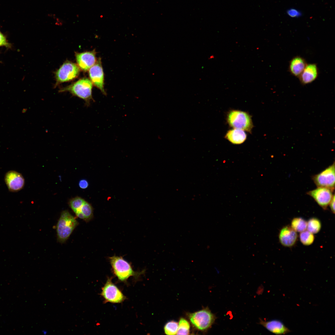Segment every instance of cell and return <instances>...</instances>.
<instances>
[{
	"mask_svg": "<svg viewBox=\"0 0 335 335\" xmlns=\"http://www.w3.org/2000/svg\"><path fill=\"white\" fill-rule=\"evenodd\" d=\"M5 181L9 190L18 192L22 189L25 185V180L22 175L14 171H10L5 174Z\"/></svg>",
	"mask_w": 335,
	"mask_h": 335,
	"instance_id": "obj_11",
	"label": "cell"
},
{
	"mask_svg": "<svg viewBox=\"0 0 335 335\" xmlns=\"http://www.w3.org/2000/svg\"><path fill=\"white\" fill-rule=\"evenodd\" d=\"M189 319L193 326L201 331H206L214 323L216 316L208 308H205L197 311L189 313Z\"/></svg>",
	"mask_w": 335,
	"mask_h": 335,
	"instance_id": "obj_4",
	"label": "cell"
},
{
	"mask_svg": "<svg viewBox=\"0 0 335 335\" xmlns=\"http://www.w3.org/2000/svg\"><path fill=\"white\" fill-rule=\"evenodd\" d=\"M319 74V69L316 64H307L298 78L302 84L306 85L315 81L318 78Z\"/></svg>",
	"mask_w": 335,
	"mask_h": 335,
	"instance_id": "obj_15",
	"label": "cell"
},
{
	"mask_svg": "<svg viewBox=\"0 0 335 335\" xmlns=\"http://www.w3.org/2000/svg\"><path fill=\"white\" fill-rule=\"evenodd\" d=\"M190 325L189 322L183 318H181L178 324V328L176 334L188 335L190 332Z\"/></svg>",
	"mask_w": 335,
	"mask_h": 335,
	"instance_id": "obj_20",
	"label": "cell"
},
{
	"mask_svg": "<svg viewBox=\"0 0 335 335\" xmlns=\"http://www.w3.org/2000/svg\"><path fill=\"white\" fill-rule=\"evenodd\" d=\"M78 223L67 210L61 213L56 226L58 241L63 243L67 240Z\"/></svg>",
	"mask_w": 335,
	"mask_h": 335,
	"instance_id": "obj_3",
	"label": "cell"
},
{
	"mask_svg": "<svg viewBox=\"0 0 335 335\" xmlns=\"http://www.w3.org/2000/svg\"><path fill=\"white\" fill-rule=\"evenodd\" d=\"M80 69L75 63L69 61L65 62L56 71V85L73 80L78 76Z\"/></svg>",
	"mask_w": 335,
	"mask_h": 335,
	"instance_id": "obj_7",
	"label": "cell"
},
{
	"mask_svg": "<svg viewBox=\"0 0 335 335\" xmlns=\"http://www.w3.org/2000/svg\"><path fill=\"white\" fill-rule=\"evenodd\" d=\"M298 235L291 226H286L280 230L279 234V239L280 243L283 246L291 247L296 243Z\"/></svg>",
	"mask_w": 335,
	"mask_h": 335,
	"instance_id": "obj_12",
	"label": "cell"
},
{
	"mask_svg": "<svg viewBox=\"0 0 335 335\" xmlns=\"http://www.w3.org/2000/svg\"><path fill=\"white\" fill-rule=\"evenodd\" d=\"M307 64L306 60L303 58L299 56H295L289 61L288 71L292 75L298 78Z\"/></svg>",
	"mask_w": 335,
	"mask_h": 335,
	"instance_id": "obj_16",
	"label": "cell"
},
{
	"mask_svg": "<svg viewBox=\"0 0 335 335\" xmlns=\"http://www.w3.org/2000/svg\"><path fill=\"white\" fill-rule=\"evenodd\" d=\"M299 239L301 243L305 246L311 244L314 242L315 237L313 234L306 230L301 232Z\"/></svg>",
	"mask_w": 335,
	"mask_h": 335,
	"instance_id": "obj_21",
	"label": "cell"
},
{
	"mask_svg": "<svg viewBox=\"0 0 335 335\" xmlns=\"http://www.w3.org/2000/svg\"><path fill=\"white\" fill-rule=\"evenodd\" d=\"M92 83L86 78H82L75 82L60 89V92H69L73 96L83 99L87 105H89L93 100L92 91Z\"/></svg>",
	"mask_w": 335,
	"mask_h": 335,
	"instance_id": "obj_1",
	"label": "cell"
},
{
	"mask_svg": "<svg viewBox=\"0 0 335 335\" xmlns=\"http://www.w3.org/2000/svg\"><path fill=\"white\" fill-rule=\"evenodd\" d=\"M85 201L82 198L77 196L70 199L69 204L71 209L76 213L81 212V208Z\"/></svg>",
	"mask_w": 335,
	"mask_h": 335,
	"instance_id": "obj_23",
	"label": "cell"
},
{
	"mask_svg": "<svg viewBox=\"0 0 335 335\" xmlns=\"http://www.w3.org/2000/svg\"><path fill=\"white\" fill-rule=\"evenodd\" d=\"M11 45L8 42L5 36L0 31V46L10 48Z\"/></svg>",
	"mask_w": 335,
	"mask_h": 335,
	"instance_id": "obj_26",
	"label": "cell"
},
{
	"mask_svg": "<svg viewBox=\"0 0 335 335\" xmlns=\"http://www.w3.org/2000/svg\"><path fill=\"white\" fill-rule=\"evenodd\" d=\"M42 332L43 333L44 335H46L47 333V331L45 330H42Z\"/></svg>",
	"mask_w": 335,
	"mask_h": 335,
	"instance_id": "obj_29",
	"label": "cell"
},
{
	"mask_svg": "<svg viewBox=\"0 0 335 335\" xmlns=\"http://www.w3.org/2000/svg\"><path fill=\"white\" fill-rule=\"evenodd\" d=\"M333 191L328 188L317 187L308 192L307 194L312 197L320 206L326 210L333 196Z\"/></svg>",
	"mask_w": 335,
	"mask_h": 335,
	"instance_id": "obj_9",
	"label": "cell"
},
{
	"mask_svg": "<svg viewBox=\"0 0 335 335\" xmlns=\"http://www.w3.org/2000/svg\"><path fill=\"white\" fill-rule=\"evenodd\" d=\"M259 323L267 330L276 335L285 334L291 332L283 322L279 320L264 321L260 319Z\"/></svg>",
	"mask_w": 335,
	"mask_h": 335,
	"instance_id": "obj_14",
	"label": "cell"
},
{
	"mask_svg": "<svg viewBox=\"0 0 335 335\" xmlns=\"http://www.w3.org/2000/svg\"><path fill=\"white\" fill-rule=\"evenodd\" d=\"M307 222L300 217L293 218L291 221V227L296 232H302L307 229Z\"/></svg>",
	"mask_w": 335,
	"mask_h": 335,
	"instance_id": "obj_18",
	"label": "cell"
},
{
	"mask_svg": "<svg viewBox=\"0 0 335 335\" xmlns=\"http://www.w3.org/2000/svg\"><path fill=\"white\" fill-rule=\"evenodd\" d=\"M89 73L92 84L105 95L104 86V74L100 59H99L90 69Z\"/></svg>",
	"mask_w": 335,
	"mask_h": 335,
	"instance_id": "obj_10",
	"label": "cell"
},
{
	"mask_svg": "<svg viewBox=\"0 0 335 335\" xmlns=\"http://www.w3.org/2000/svg\"><path fill=\"white\" fill-rule=\"evenodd\" d=\"M178 328V323L174 320L167 322L164 327V333L167 335L176 334Z\"/></svg>",
	"mask_w": 335,
	"mask_h": 335,
	"instance_id": "obj_24",
	"label": "cell"
},
{
	"mask_svg": "<svg viewBox=\"0 0 335 335\" xmlns=\"http://www.w3.org/2000/svg\"><path fill=\"white\" fill-rule=\"evenodd\" d=\"M88 181L85 179L81 180L79 181V185L81 189H85L88 187Z\"/></svg>",
	"mask_w": 335,
	"mask_h": 335,
	"instance_id": "obj_27",
	"label": "cell"
},
{
	"mask_svg": "<svg viewBox=\"0 0 335 335\" xmlns=\"http://www.w3.org/2000/svg\"><path fill=\"white\" fill-rule=\"evenodd\" d=\"M101 295L106 302L112 303H120L126 298L118 288L112 282L111 279L108 278L102 288Z\"/></svg>",
	"mask_w": 335,
	"mask_h": 335,
	"instance_id": "obj_8",
	"label": "cell"
},
{
	"mask_svg": "<svg viewBox=\"0 0 335 335\" xmlns=\"http://www.w3.org/2000/svg\"><path fill=\"white\" fill-rule=\"evenodd\" d=\"M321 228V223L317 218L312 217L307 222V230L313 234L318 233Z\"/></svg>",
	"mask_w": 335,
	"mask_h": 335,
	"instance_id": "obj_19",
	"label": "cell"
},
{
	"mask_svg": "<svg viewBox=\"0 0 335 335\" xmlns=\"http://www.w3.org/2000/svg\"><path fill=\"white\" fill-rule=\"evenodd\" d=\"M227 120L232 127L250 132L253 127L251 117L248 113L238 110H232L228 114Z\"/></svg>",
	"mask_w": 335,
	"mask_h": 335,
	"instance_id": "obj_5",
	"label": "cell"
},
{
	"mask_svg": "<svg viewBox=\"0 0 335 335\" xmlns=\"http://www.w3.org/2000/svg\"><path fill=\"white\" fill-rule=\"evenodd\" d=\"M287 13L289 16L293 18L298 17L302 15V13L300 11L294 8L288 10Z\"/></svg>",
	"mask_w": 335,
	"mask_h": 335,
	"instance_id": "obj_25",
	"label": "cell"
},
{
	"mask_svg": "<svg viewBox=\"0 0 335 335\" xmlns=\"http://www.w3.org/2000/svg\"><path fill=\"white\" fill-rule=\"evenodd\" d=\"M75 57L78 65L83 71H88L96 63L95 54L94 51L76 53Z\"/></svg>",
	"mask_w": 335,
	"mask_h": 335,
	"instance_id": "obj_13",
	"label": "cell"
},
{
	"mask_svg": "<svg viewBox=\"0 0 335 335\" xmlns=\"http://www.w3.org/2000/svg\"><path fill=\"white\" fill-rule=\"evenodd\" d=\"M330 208L333 213H335V195L334 194L329 204Z\"/></svg>",
	"mask_w": 335,
	"mask_h": 335,
	"instance_id": "obj_28",
	"label": "cell"
},
{
	"mask_svg": "<svg viewBox=\"0 0 335 335\" xmlns=\"http://www.w3.org/2000/svg\"><path fill=\"white\" fill-rule=\"evenodd\" d=\"M317 187H323L334 191L335 188V162L320 173L312 176Z\"/></svg>",
	"mask_w": 335,
	"mask_h": 335,
	"instance_id": "obj_6",
	"label": "cell"
},
{
	"mask_svg": "<svg viewBox=\"0 0 335 335\" xmlns=\"http://www.w3.org/2000/svg\"><path fill=\"white\" fill-rule=\"evenodd\" d=\"M80 211L84 217L85 221H88L93 218V208L91 204L85 201Z\"/></svg>",
	"mask_w": 335,
	"mask_h": 335,
	"instance_id": "obj_22",
	"label": "cell"
},
{
	"mask_svg": "<svg viewBox=\"0 0 335 335\" xmlns=\"http://www.w3.org/2000/svg\"><path fill=\"white\" fill-rule=\"evenodd\" d=\"M109 260L114 275L121 281H126L131 276L137 277L144 271L136 272L132 269L130 263L123 257L115 255L109 257Z\"/></svg>",
	"mask_w": 335,
	"mask_h": 335,
	"instance_id": "obj_2",
	"label": "cell"
},
{
	"mask_svg": "<svg viewBox=\"0 0 335 335\" xmlns=\"http://www.w3.org/2000/svg\"><path fill=\"white\" fill-rule=\"evenodd\" d=\"M225 137L233 144H240L245 141L247 135L244 131L234 128L229 130L226 133Z\"/></svg>",
	"mask_w": 335,
	"mask_h": 335,
	"instance_id": "obj_17",
	"label": "cell"
}]
</instances>
